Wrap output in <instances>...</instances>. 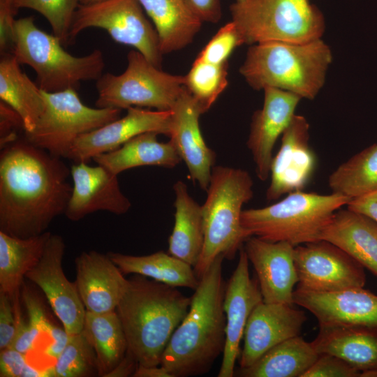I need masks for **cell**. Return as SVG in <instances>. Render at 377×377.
<instances>
[{"label": "cell", "mask_w": 377, "mask_h": 377, "mask_svg": "<svg viewBox=\"0 0 377 377\" xmlns=\"http://www.w3.org/2000/svg\"><path fill=\"white\" fill-rule=\"evenodd\" d=\"M71 168L24 138L1 149L0 231L27 238L47 231L64 214L73 185Z\"/></svg>", "instance_id": "obj_1"}, {"label": "cell", "mask_w": 377, "mask_h": 377, "mask_svg": "<svg viewBox=\"0 0 377 377\" xmlns=\"http://www.w3.org/2000/svg\"><path fill=\"white\" fill-rule=\"evenodd\" d=\"M223 259V256H218L200 278L187 314L163 351L161 365L172 377L205 374L223 354L226 342Z\"/></svg>", "instance_id": "obj_2"}, {"label": "cell", "mask_w": 377, "mask_h": 377, "mask_svg": "<svg viewBox=\"0 0 377 377\" xmlns=\"http://www.w3.org/2000/svg\"><path fill=\"white\" fill-rule=\"evenodd\" d=\"M191 297L174 287L140 274L128 279L116 312L138 365H161L173 332L187 314Z\"/></svg>", "instance_id": "obj_3"}, {"label": "cell", "mask_w": 377, "mask_h": 377, "mask_svg": "<svg viewBox=\"0 0 377 377\" xmlns=\"http://www.w3.org/2000/svg\"><path fill=\"white\" fill-rule=\"evenodd\" d=\"M332 62L321 38L304 43L267 41L251 45L239 73L255 90L273 87L302 99H314L323 87Z\"/></svg>", "instance_id": "obj_4"}, {"label": "cell", "mask_w": 377, "mask_h": 377, "mask_svg": "<svg viewBox=\"0 0 377 377\" xmlns=\"http://www.w3.org/2000/svg\"><path fill=\"white\" fill-rule=\"evenodd\" d=\"M253 182L241 168L214 166L202 205L204 244L193 267L199 279L219 256L232 259L249 238L241 223L242 207L253 195Z\"/></svg>", "instance_id": "obj_5"}, {"label": "cell", "mask_w": 377, "mask_h": 377, "mask_svg": "<svg viewBox=\"0 0 377 377\" xmlns=\"http://www.w3.org/2000/svg\"><path fill=\"white\" fill-rule=\"evenodd\" d=\"M349 200L335 193L293 191L271 205L243 209L241 223L249 237L286 242L296 246L321 240L333 214Z\"/></svg>", "instance_id": "obj_6"}, {"label": "cell", "mask_w": 377, "mask_h": 377, "mask_svg": "<svg viewBox=\"0 0 377 377\" xmlns=\"http://www.w3.org/2000/svg\"><path fill=\"white\" fill-rule=\"evenodd\" d=\"M54 35L40 29L33 17L15 20L12 54L20 64L30 66L37 84L52 93L77 89L82 81H96L103 74L105 59L98 49L75 57L66 52Z\"/></svg>", "instance_id": "obj_7"}, {"label": "cell", "mask_w": 377, "mask_h": 377, "mask_svg": "<svg viewBox=\"0 0 377 377\" xmlns=\"http://www.w3.org/2000/svg\"><path fill=\"white\" fill-rule=\"evenodd\" d=\"M243 44L304 43L321 38L323 13L309 0H246L230 6Z\"/></svg>", "instance_id": "obj_8"}, {"label": "cell", "mask_w": 377, "mask_h": 377, "mask_svg": "<svg viewBox=\"0 0 377 377\" xmlns=\"http://www.w3.org/2000/svg\"><path fill=\"white\" fill-rule=\"evenodd\" d=\"M127 61L122 73H103L96 80V108L171 110L184 89V76L163 71L137 50L128 53Z\"/></svg>", "instance_id": "obj_9"}, {"label": "cell", "mask_w": 377, "mask_h": 377, "mask_svg": "<svg viewBox=\"0 0 377 377\" xmlns=\"http://www.w3.org/2000/svg\"><path fill=\"white\" fill-rule=\"evenodd\" d=\"M43 93L45 110L34 129L24 132V138L59 158L68 157L80 136L117 119L121 114L119 109L84 105L75 89Z\"/></svg>", "instance_id": "obj_10"}, {"label": "cell", "mask_w": 377, "mask_h": 377, "mask_svg": "<svg viewBox=\"0 0 377 377\" xmlns=\"http://www.w3.org/2000/svg\"><path fill=\"white\" fill-rule=\"evenodd\" d=\"M90 27L104 29L117 43L131 46L161 68L163 54L156 29L144 14L138 0H105L79 4L68 35V43Z\"/></svg>", "instance_id": "obj_11"}, {"label": "cell", "mask_w": 377, "mask_h": 377, "mask_svg": "<svg viewBox=\"0 0 377 377\" xmlns=\"http://www.w3.org/2000/svg\"><path fill=\"white\" fill-rule=\"evenodd\" d=\"M298 289L336 292L364 287V267L337 246L325 240L295 246Z\"/></svg>", "instance_id": "obj_12"}, {"label": "cell", "mask_w": 377, "mask_h": 377, "mask_svg": "<svg viewBox=\"0 0 377 377\" xmlns=\"http://www.w3.org/2000/svg\"><path fill=\"white\" fill-rule=\"evenodd\" d=\"M65 249L62 237L51 233L40 261L26 278L40 288L64 330L73 335L83 330L86 309L75 282L63 271Z\"/></svg>", "instance_id": "obj_13"}, {"label": "cell", "mask_w": 377, "mask_h": 377, "mask_svg": "<svg viewBox=\"0 0 377 377\" xmlns=\"http://www.w3.org/2000/svg\"><path fill=\"white\" fill-rule=\"evenodd\" d=\"M281 137L280 149L271 164L268 201L302 191L316 167V156L309 145V124L304 116L295 114Z\"/></svg>", "instance_id": "obj_14"}, {"label": "cell", "mask_w": 377, "mask_h": 377, "mask_svg": "<svg viewBox=\"0 0 377 377\" xmlns=\"http://www.w3.org/2000/svg\"><path fill=\"white\" fill-rule=\"evenodd\" d=\"M126 110L124 117L80 136L67 158L74 163L87 162L98 154L113 151L131 139L148 132L170 136L172 110H150L131 107Z\"/></svg>", "instance_id": "obj_15"}, {"label": "cell", "mask_w": 377, "mask_h": 377, "mask_svg": "<svg viewBox=\"0 0 377 377\" xmlns=\"http://www.w3.org/2000/svg\"><path fill=\"white\" fill-rule=\"evenodd\" d=\"M249 263L242 247L236 268L226 285L223 300L226 342L218 377L234 376L239 343L246 323L255 307L263 301L258 280L250 276Z\"/></svg>", "instance_id": "obj_16"}, {"label": "cell", "mask_w": 377, "mask_h": 377, "mask_svg": "<svg viewBox=\"0 0 377 377\" xmlns=\"http://www.w3.org/2000/svg\"><path fill=\"white\" fill-rule=\"evenodd\" d=\"M72 193L64 214L77 221L87 215L106 211L120 215L131 207L129 199L121 191L117 175L98 164L74 163L71 168Z\"/></svg>", "instance_id": "obj_17"}, {"label": "cell", "mask_w": 377, "mask_h": 377, "mask_svg": "<svg viewBox=\"0 0 377 377\" xmlns=\"http://www.w3.org/2000/svg\"><path fill=\"white\" fill-rule=\"evenodd\" d=\"M294 304L304 307L319 326L377 327V295L363 287L336 292H313L297 288Z\"/></svg>", "instance_id": "obj_18"}, {"label": "cell", "mask_w": 377, "mask_h": 377, "mask_svg": "<svg viewBox=\"0 0 377 377\" xmlns=\"http://www.w3.org/2000/svg\"><path fill=\"white\" fill-rule=\"evenodd\" d=\"M264 101L251 119L246 145L256 165L258 179L270 175L273 149L276 140L291 121L302 99L290 92L273 87L263 89Z\"/></svg>", "instance_id": "obj_19"}, {"label": "cell", "mask_w": 377, "mask_h": 377, "mask_svg": "<svg viewBox=\"0 0 377 377\" xmlns=\"http://www.w3.org/2000/svg\"><path fill=\"white\" fill-rule=\"evenodd\" d=\"M244 249L257 275L263 302L294 304L298 277L294 262L295 246L286 242H272L251 236Z\"/></svg>", "instance_id": "obj_20"}, {"label": "cell", "mask_w": 377, "mask_h": 377, "mask_svg": "<svg viewBox=\"0 0 377 377\" xmlns=\"http://www.w3.org/2000/svg\"><path fill=\"white\" fill-rule=\"evenodd\" d=\"M172 111L170 140L185 163L192 180L207 191L216 155L206 144L200 131L199 119L204 112L185 87Z\"/></svg>", "instance_id": "obj_21"}, {"label": "cell", "mask_w": 377, "mask_h": 377, "mask_svg": "<svg viewBox=\"0 0 377 377\" xmlns=\"http://www.w3.org/2000/svg\"><path fill=\"white\" fill-rule=\"evenodd\" d=\"M306 316L293 305L262 302L251 312L244 332L240 368L252 365L267 351L300 335Z\"/></svg>", "instance_id": "obj_22"}, {"label": "cell", "mask_w": 377, "mask_h": 377, "mask_svg": "<svg viewBox=\"0 0 377 377\" xmlns=\"http://www.w3.org/2000/svg\"><path fill=\"white\" fill-rule=\"evenodd\" d=\"M76 285L86 311L105 313L116 311L128 279L108 254L82 252L75 260Z\"/></svg>", "instance_id": "obj_23"}, {"label": "cell", "mask_w": 377, "mask_h": 377, "mask_svg": "<svg viewBox=\"0 0 377 377\" xmlns=\"http://www.w3.org/2000/svg\"><path fill=\"white\" fill-rule=\"evenodd\" d=\"M327 241L377 276V222L349 209H338L323 230Z\"/></svg>", "instance_id": "obj_24"}, {"label": "cell", "mask_w": 377, "mask_h": 377, "mask_svg": "<svg viewBox=\"0 0 377 377\" xmlns=\"http://www.w3.org/2000/svg\"><path fill=\"white\" fill-rule=\"evenodd\" d=\"M311 341L319 353L336 355L360 371L377 369V327L319 326Z\"/></svg>", "instance_id": "obj_25"}, {"label": "cell", "mask_w": 377, "mask_h": 377, "mask_svg": "<svg viewBox=\"0 0 377 377\" xmlns=\"http://www.w3.org/2000/svg\"><path fill=\"white\" fill-rule=\"evenodd\" d=\"M50 235L20 238L0 231V292L11 302L20 299L24 279L40 261Z\"/></svg>", "instance_id": "obj_26"}, {"label": "cell", "mask_w": 377, "mask_h": 377, "mask_svg": "<svg viewBox=\"0 0 377 377\" xmlns=\"http://www.w3.org/2000/svg\"><path fill=\"white\" fill-rule=\"evenodd\" d=\"M158 134L148 132L125 142L119 148L94 156L93 161L118 175L124 170L140 166L173 168L182 161L175 145L169 140L159 142Z\"/></svg>", "instance_id": "obj_27"}, {"label": "cell", "mask_w": 377, "mask_h": 377, "mask_svg": "<svg viewBox=\"0 0 377 377\" xmlns=\"http://www.w3.org/2000/svg\"><path fill=\"white\" fill-rule=\"evenodd\" d=\"M173 189L175 224L168 239V253L194 267L204 244L202 208L191 196L184 182H175Z\"/></svg>", "instance_id": "obj_28"}, {"label": "cell", "mask_w": 377, "mask_h": 377, "mask_svg": "<svg viewBox=\"0 0 377 377\" xmlns=\"http://www.w3.org/2000/svg\"><path fill=\"white\" fill-rule=\"evenodd\" d=\"M138 1L155 26L163 54L185 47L200 29L202 22L184 0Z\"/></svg>", "instance_id": "obj_29"}, {"label": "cell", "mask_w": 377, "mask_h": 377, "mask_svg": "<svg viewBox=\"0 0 377 377\" xmlns=\"http://www.w3.org/2000/svg\"><path fill=\"white\" fill-rule=\"evenodd\" d=\"M20 65L12 53L1 54L0 99L20 115L24 132H30L43 114L45 101L43 91L22 72Z\"/></svg>", "instance_id": "obj_30"}, {"label": "cell", "mask_w": 377, "mask_h": 377, "mask_svg": "<svg viewBox=\"0 0 377 377\" xmlns=\"http://www.w3.org/2000/svg\"><path fill=\"white\" fill-rule=\"evenodd\" d=\"M320 354L298 335L276 345L252 365L235 371L239 377H302Z\"/></svg>", "instance_id": "obj_31"}, {"label": "cell", "mask_w": 377, "mask_h": 377, "mask_svg": "<svg viewBox=\"0 0 377 377\" xmlns=\"http://www.w3.org/2000/svg\"><path fill=\"white\" fill-rule=\"evenodd\" d=\"M107 254L124 274H140L174 287L193 290L200 283L192 265L163 251L146 256L115 252Z\"/></svg>", "instance_id": "obj_32"}, {"label": "cell", "mask_w": 377, "mask_h": 377, "mask_svg": "<svg viewBox=\"0 0 377 377\" xmlns=\"http://www.w3.org/2000/svg\"><path fill=\"white\" fill-rule=\"evenodd\" d=\"M82 332L94 350L98 376L106 377L128 350L124 332L116 311L105 313L86 311Z\"/></svg>", "instance_id": "obj_33"}, {"label": "cell", "mask_w": 377, "mask_h": 377, "mask_svg": "<svg viewBox=\"0 0 377 377\" xmlns=\"http://www.w3.org/2000/svg\"><path fill=\"white\" fill-rule=\"evenodd\" d=\"M332 193L359 198L377 189V143L365 148L338 166L329 176Z\"/></svg>", "instance_id": "obj_34"}, {"label": "cell", "mask_w": 377, "mask_h": 377, "mask_svg": "<svg viewBox=\"0 0 377 377\" xmlns=\"http://www.w3.org/2000/svg\"><path fill=\"white\" fill-rule=\"evenodd\" d=\"M227 64H215L196 57L184 75V87L207 112L228 85Z\"/></svg>", "instance_id": "obj_35"}, {"label": "cell", "mask_w": 377, "mask_h": 377, "mask_svg": "<svg viewBox=\"0 0 377 377\" xmlns=\"http://www.w3.org/2000/svg\"><path fill=\"white\" fill-rule=\"evenodd\" d=\"M54 377H84L98 374L94 350L82 331L71 335L52 367Z\"/></svg>", "instance_id": "obj_36"}, {"label": "cell", "mask_w": 377, "mask_h": 377, "mask_svg": "<svg viewBox=\"0 0 377 377\" xmlns=\"http://www.w3.org/2000/svg\"><path fill=\"white\" fill-rule=\"evenodd\" d=\"M13 4L17 9H32L44 16L53 35L63 45L68 44L69 31L79 0H13Z\"/></svg>", "instance_id": "obj_37"}, {"label": "cell", "mask_w": 377, "mask_h": 377, "mask_svg": "<svg viewBox=\"0 0 377 377\" xmlns=\"http://www.w3.org/2000/svg\"><path fill=\"white\" fill-rule=\"evenodd\" d=\"M242 45L237 27L230 21L219 29L197 57L215 64H227L234 50Z\"/></svg>", "instance_id": "obj_38"}, {"label": "cell", "mask_w": 377, "mask_h": 377, "mask_svg": "<svg viewBox=\"0 0 377 377\" xmlns=\"http://www.w3.org/2000/svg\"><path fill=\"white\" fill-rule=\"evenodd\" d=\"M361 371L344 360L331 354H320L302 377H359Z\"/></svg>", "instance_id": "obj_39"}, {"label": "cell", "mask_w": 377, "mask_h": 377, "mask_svg": "<svg viewBox=\"0 0 377 377\" xmlns=\"http://www.w3.org/2000/svg\"><path fill=\"white\" fill-rule=\"evenodd\" d=\"M22 298L29 316V325L37 340L43 334L48 333L52 323L47 319L43 306L37 297L29 290L23 287Z\"/></svg>", "instance_id": "obj_40"}, {"label": "cell", "mask_w": 377, "mask_h": 377, "mask_svg": "<svg viewBox=\"0 0 377 377\" xmlns=\"http://www.w3.org/2000/svg\"><path fill=\"white\" fill-rule=\"evenodd\" d=\"M23 129L20 115L10 105L0 101V145L1 149L18 140L17 131Z\"/></svg>", "instance_id": "obj_41"}, {"label": "cell", "mask_w": 377, "mask_h": 377, "mask_svg": "<svg viewBox=\"0 0 377 377\" xmlns=\"http://www.w3.org/2000/svg\"><path fill=\"white\" fill-rule=\"evenodd\" d=\"M13 0H0L1 54L12 53L14 41L15 15L17 12Z\"/></svg>", "instance_id": "obj_42"}, {"label": "cell", "mask_w": 377, "mask_h": 377, "mask_svg": "<svg viewBox=\"0 0 377 377\" xmlns=\"http://www.w3.org/2000/svg\"><path fill=\"white\" fill-rule=\"evenodd\" d=\"M15 330L16 321L11 300L0 292V350L11 346Z\"/></svg>", "instance_id": "obj_43"}, {"label": "cell", "mask_w": 377, "mask_h": 377, "mask_svg": "<svg viewBox=\"0 0 377 377\" xmlns=\"http://www.w3.org/2000/svg\"><path fill=\"white\" fill-rule=\"evenodd\" d=\"M12 304L16 321V330L10 347L27 355L34 348L36 339L29 323L25 322L22 317L20 300L12 302Z\"/></svg>", "instance_id": "obj_44"}, {"label": "cell", "mask_w": 377, "mask_h": 377, "mask_svg": "<svg viewBox=\"0 0 377 377\" xmlns=\"http://www.w3.org/2000/svg\"><path fill=\"white\" fill-rule=\"evenodd\" d=\"M0 351V376L24 377L29 365L26 355L12 347Z\"/></svg>", "instance_id": "obj_45"}, {"label": "cell", "mask_w": 377, "mask_h": 377, "mask_svg": "<svg viewBox=\"0 0 377 377\" xmlns=\"http://www.w3.org/2000/svg\"><path fill=\"white\" fill-rule=\"evenodd\" d=\"M184 1L202 22L216 23L221 17L219 0H184Z\"/></svg>", "instance_id": "obj_46"}, {"label": "cell", "mask_w": 377, "mask_h": 377, "mask_svg": "<svg viewBox=\"0 0 377 377\" xmlns=\"http://www.w3.org/2000/svg\"><path fill=\"white\" fill-rule=\"evenodd\" d=\"M346 206L348 209L362 214L377 222V189L350 200Z\"/></svg>", "instance_id": "obj_47"}, {"label": "cell", "mask_w": 377, "mask_h": 377, "mask_svg": "<svg viewBox=\"0 0 377 377\" xmlns=\"http://www.w3.org/2000/svg\"><path fill=\"white\" fill-rule=\"evenodd\" d=\"M51 342L45 349V354L56 360L67 345L71 335L64 330L54 325H51L48 333Z\"/></svg>", "instance_id": "obj_48"}, {"label": "cell", "mask_w": 377, "mask_h": 377, "mask_svg": "<svg viewBox=\"0 0 377 377\" xmlns=\"http://www.w3.org/2000/svg\"><path fill=\"white\" fill-rule=\"evenodd\" d=\"M138 364L132 354L127 350L126 355L117 367L106 377L133 376Z\"/></svg>", "instance_id": "obj_49"}, {"label": "cell", "mask_w": 377, "mask_h": 377, "mask_svg": "<svg viewBox=\"0 0 377 377\" xmlns=\"http://www.w3.org/2000/svg\"><path fill=\"white\" fill-rule=\"evenodd\" d=\"M145 367L138 365L133 377H172L168 371L161 365Z\"/></svg>", "instance_id": "obj_50"}, {"label": "cell", "mask_w": 377, "mask_h": 377, "mask_svg": "<svg viewBox=\"0 0 377 377\" xmlns=\"http://www.w3.org/2000/svg\"><path fill=\"white\" fill-rule=\"evenodd\" d=\"M362 377H377V369L369 370L361 372Z\"/></svg>", "instance_id": "obj_51"}, {"label": "cell", "mask_w": 377, "mask_h": 377, "mask_svg": "<svg viewBox=\"0 0 377 377\" xmlns=\"http://www.w3.org/2000/svg\"><path fill=\"white\" fill-rule=\"evenodd\" d=\"M105 0H79L80 5H90L96 3H98Z\"/></svg>", "instance_id": "obj_52"}, {"label": "cell", "mask_w": 377, "mask_h": 377, "mask_svg": "<svg viewBox=\"0 0 377 377\" xmlns=\"http://www.w3.org/2000/svg\"><path fill=\"white\" fill-rule=\"evenodd\" d=\"M246 1V0H236L235 1L236 2H242V1Z\"/></svg>", "instance_id": "obj_53"}]
</instances>
